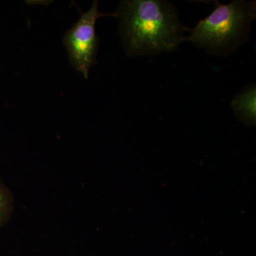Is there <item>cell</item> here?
I'll return each instance as SVG.
<instances>
[{"label":"cell","mask_w":256,"mask_h":256,"mask_svg":"<svg viewBox=\"0 0 256 256\" xmlns=\"http://www.w3.org/2000/svg\"><path fill=\"white\" fill-rule=\"evenodd\" d=\"M120 16L124 42L130 53L173 50L182 37L173 10L162 2H124Z\"/></svg>","instance_id":"1"},{"label":"cell","mask_w":256,"mask_h":256,"mask_svg":"<svg viewBox=\"0 0 256 256\" xmlns=\"http://www.w3.org/2000/svg\"><path fill=\"white\" fill-rule=\"evenodd\" d=\"M252 14L242 2L226 5L218 3L214 11L197 24L188 40L202 46H225L238 37Z\"/></svg>","instance_id":"2"},{"label":"cell","mask_w":256,"mask_h":256,"mask_svg":"<svg viewBox=\"0 0 256 256\" xmlns=\"http://www.w3.org/2000/svg\"><path fill=\"white\" fill-rule=\"evenodd\" d=\"M104 15L98 9V1H94L92 8L82 14L78 21L64 36V44L68 52L69 62L85 79L88 78L90 67L96 64L98 44L96 22Z\"/></svg>","instance_id":"3"},{"label":"cell","mask_w":256,"mask_h":256,"mask_svg":"<svg viewBox=\"0 0 256 256\" xmlns=\"http://www.w3.org/2000/svg\"><path fill=\"white\" fill-rule=\"evenodd\" d=\"M14 210V197L0 178V228L9 222Z\"/></svg>","instance_id":"4"},{"label":"cell","mask_w":256,"mask_h":256,"mask_svg":"<svg viewBox=\"0 0 256 256\" xmlns=\"http://www.w3.org/2000/svg\"><path fill=\"white\" fill-rule=\"evenodd\" d=\"M256 92L255 89H252L248 92L239 96L234 102L236 110L240 112L246 118H255L256 112Z\"/></svg>","instance_id":"5"}]
</instances>
